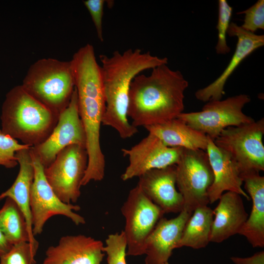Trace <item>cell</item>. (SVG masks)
Returning a JSON list of instances; mask_svg holds the SVG:
<instances>
[{
	"label": "cell",
	"instance_id": "ffe728a7",
	"mask_svg": "<svg viewBox=\"0 0 264 264\" xmlns=\"http://www.w3.org/2000/svg\"><path fill=\"white\" fill-rule=\"evenodd\" d=\"M241 177L252 201L250 216L239 234L244 236L253 247L264 246V176L260 173L243 175Z\"/></svg>",
	"mask_w": 264,
	"mask_h": 264
},
{
	"label": "cell",
	"instance_id": "f546056e",
	"mask_svg": "<svg viewBox=\"0 0 264 264\" xmlns=\"http://www.w3.org/2000/svg\"><path fill=\"white\" fill-rule=\"evenodd\" d=\"M105 2L104 0H87L83 1L90 15L97 37L101 42L103 41L102 20Z\"/></svg>",
	"mask_w": 264,
	"mask_h": 264
},
{
	"label": "cell",
	"instance_id": "f1b7e54d",
	"mask_svg": "<svg viewBox=\"0 0 264 264\" xmlns=\"http://www.w3.org/2000/svg\"><path fill=\"white\" fill-rule=\"evenodd\" d=\"M244 14L243 23L241 26L245 30L254 33L264 29V0H259L249 8L238 13Z\"/></svg>",
	"mask_w": 264,
	"mask_h": 264
},
{
	"label": "cell",
	"instance_id": "ba28073f",
	"mask_svg": "<svg viewBox=\"0 0 264 264\" xmlns=\"http://www.w3.org/2000/svg\"><path fill=\"white\" fill-rule=\"evenodd\" d=\"M250 97L241 94L224 100L208 101L199 111L182 112L177 118L191 127L200 131L214 140L222 130L255 121L243 112Z\"/></svg>",
	"mask_w": 264,
	"mask_h": 264
},
{
	"label": "cell",
	"instance_id": "603a6c76",
	"mask_svg": "<svg viewBox=\"0 0 264 264\" xmlns=\"http://www.w3.org/2000/svg\"><path fill=\"white\" fill-rule=\"evenodd\" d=\"M214 219L213 210L207 205L196 208L184 228L178 248L195 249L205 247L210 242Z\"/></svg>",
	"mask_w": 264,
	"mask_h": 264
},
{
	"label": "cell",
	"instance_id": "44dd1931",
	"mask_svg": "<svg viewBox=\"0 0 264 264\" xmlns=\"http://www.w3.org/2000/svg\"><path fill=\"white\" fill-rule=\"evenodd\" d=\"M144 128L167 146L206 150L208 136L177 118Z\"/></svg>",
	"mask_w": 264,
	"mask_h": 264
},
{
	"label": "cell",
	"instance_id": "30bf717a",
	"mask_svg": "<svg viewBox=\"0 0 264 264\" xmlns=\"http://www.w3.org/2000/svg\"><path fill=\"white\" fill-rule=\"evenodd\" d=\"M88 161L86 148L74 144L63 149L54 161L44 168L47 182L63 202L74 203L78 201Z\"/></svg>",
	"mask_w": 264,
	"mask_h": 264
},
{
	"label": "cell",
	"instance_id": "1f68e13d",
	"mask_svg": "<svg viewBox=\"0 0 264 264\" xmlns=\"http://www.w3.org/2000/svg\"><path fill=\"white\" fill-rule=\"evenodd\" d=\"M12 245L0 229V256L8 252Z\"/></svg>",
	"mask_w": 264,
	"mask_h": 264
},
{
	"label": "cell",
	"instance_id": "d6a6232c",
	"mask_svg": "<svg viewBox=\"0 0 264 264\" xmlns=\"http://www.w3.org/2000/svg\"><path fill=\"white\" fill-rule=\"evenodd\" d=\"M163 264H169L168 263V262H166V263H164Z\"/></svg>",
	"mask_w": 264,
	"mask_h": 264
},
{
	"label": "cell",
	"instance_id": "2e32d148",
	"mask_svg": "<svg viewBox=\"0 0 264 264\" xmlns=\"http://www.w3.org/2000/svg\"><path fill=\"white\" fill-rule=\"evenodd\" d=\"M227 34L238 39L235 51L221 75L211 84L195 92L196 98L199 101L206 102L221 100L224 85L229 76L247 56L264 44V35L247 31L234 22L230 23Z\"/></svg>",
	"mask_w": 264,
	"mask_h": 264
},
{
	"label": "cell",
	"instance_id": "ac0fdd59",
	"mask_svg": "<svg viewBox=\"0 0 264 264\" xmlns=\"http://www.w3.org/2000/svg\"><path fill=\"white\" fill-rule=\"evenodd\" d=\"M206 151L214 175L213 182L208 191L209 203L219 199L224 191L236 193L249 200V196L242 187L243 181L237 166L209 136Z\"/></svg>",
	"mask_w": 264,
	"mask_h": 264
},
{
	"label": "cell",
	"instance_id": "5b68a950",
	"mask_svg": "<svg viewBox=\"0 0 264 264\" xmlns=\"http://www.w3.org/2000/svg\"><path fill=\"white\" fill-rule=\"evenodd\" d=\"M21 85L32 97L59 115L68 105L75 88L70 61L39 60L30 66Z\"/></svg>",
	"mask_w": 264,
	"mask_h": 264
},
{
	"label": "cell",
	"instance_id": "8992f818",
	"mask_svg": "<svg viewBox=\"0 0 264 264\" xmlns=\"http://www.w3.org/2000/svg\"><path fill=\"white\" fill-rule=\"evenodd\" d=\"M264 119L226 128L213 141L227 153L242 175L264 171Z\"/></svg>",
	"mask_w": 264,
	"mask_h": 264
},
{
	"label": "cell",
	"instance_id": "4dcf8cb0",
	"mask_svg": "<svg viewBox=\"0 0 264 264\" xmlns=\"http://www.w3.org/2000/svg\"><path fill=\"white\" fill-rule=\"evenodd\" d=\"M234 264H264V251L257 252L248 257H231Z\"/></svg>",
	"mask_w": 264,
	"mask_h": 264
},
{
	"label": "cell",
	"instance_id": "52a82bcc",
	"mask_svg": "<svg viewBox=\"0 0 264 264\" xmlns=\"http://www.w3.org/2000/svg\"><path fill=\"white\" fill-rule=\"evenodd\" d=\"M176 185L183 200V210L192 213L209 203L208 191L214 175L206 151L182 148L176 164Z\"/></svg>",
	"mask_w": 264,
	"mask_h": 264
},
{
	"label": "cell",
	"instance_id": "4316f807",
	"mask_svg": "<svg viewBox=\"0 0 264 264\" xmlns=\"http://www.w3.org/2000/svg\"><path fill=\"white\" fill-rule=\"evenodd\" d=\"M104 251L107 254L108 264H127V241L123 231L108 235Z\"/></svg>",
	"mask_w": 264,
	"mask_h": 264
},
{
	"label": "cell",
	"instance_id": "83f0119b",
	"mask_svg": "<svg viewBox=\"0 0 264 264\" xmlns=\"http://www.w3.org/2000/svg\"><path fill=\"white\" fill-rule=\"evenodd\" d=\"M37 250L28 242L12 245L10 250L0 256V264H35Z\"/></svg>",
	"mask_w": 264,
	"mask_h": 264
},
{
	"label": "cell",
	"instance_id": "e0dca14e",
	"mask_svg": "<svg viewBox=\"0 0 264 264\" xmlns=\"http://www.w3.org/2000/svg\"><path fill=\"white\" fill-rule=\"evenodd\" d=\"M192 213L185 210L173 219L161 218L146 241L145 264H163L178 245L185 225Z\"/></svg>",
	"mask_w": 264,
	"mask_h": 264
},
{
	"label": "cell",
	"instance_id": "d6986e66",
	"mask_svg": "<svg viewBox=\"0 0 264 264\" xmlns=\"http://www.w3.org/2000/svg\"><path fill=\"white\" fill-rule=\"evenodd\" d=\"M215 209L210 242L220 243L238 234L248 215L240 195L226 192L219 198Z\"/></svg>",
	"mask_w": 264,
	"mask_h": 264
},
{
	"label": "cell",
	"instance_id": "9c48e42d",
	"mask_svg": "<svg viewBox=\"0 0 264 264\" xmlns=\"http://www.w3.org/2000/svg\"><path fill=\"white\" fill-rule=\"evenodd\" d=\"M121 211L125 219L126 256L145 254L147 239L164 213L137 185L130 191Z\"/></svg>",
	"mask_w": 264,
	"mask_h": 264
},
{
	"label": "cell",
	"instance_id": "277c9868",
	"mask_svg": "<svg viewBox=\"0 0 264 264\" xmlns=\"http://www.w3.org/2000/svg\"><path fill=\"white\" fill-rule=\"evenodd\" d=\"M59 116L19 85L6 95L1 108V130L32 147L49 137Z\"/></svg>",
	"mask_w": 264,
	"mask_h": 264
},
{
	"label": "cell",
	"instance_id": "9a60e30c",
	"mask_svg": "<svg viewBox=\"0 0 264 264\" xmlns=\"http://www.w3.org/2000/svg\"><path fill=\"white\" fill-rule=\"evenodd\" d=\"M138 177L137 185L164 214L183 210V198L176 189V165L150 170Z\"/></svg>",
	"mask_w": 264,
	"mask_h": 264
},
{
	"label": "cell",
	"instance_id": "4fadbf2b",
	"mask_svg": "<svg viewBox=\"0 0 264 264\" xmlns=\"http://www.w3.org/2000/svg\"><path fill=\"white\" fill-rule=\"evenodd\" d=\"M182 149L180 147L167 146L157 136L149 133L146 137L131 148L121 150L123 155L127 156L129 160L121 179L126 181L139 177L151 170L176 165Z\"/></svg>",
	"mask_w": 264,
	"mask_h": 264
},
{
	"label": "cell",
	"instance_id": "cb8c5ba5",
	"mask_svg": "<svg viewBox=\"0 0 264 264\" xmlns=\"http://www.w3.org/2000/svg\"><path fill=\"white\" fill-rule=\"evenodd\" d=\"M0 229L12 244L28 242L38 250L39 242L31 237L22 212L17 204L8 198H5L0 209Z\"/></svg>",
	"mask_w": 264,
	"mask_h": 264
},
{
	"label": "cell",
	"instance_id": "3957f363",
	"mask_svg": "<svg viewBox=\"0 0 264 264\" xmlns=\"http://www.w3.org/2000/svg\"><path fill=\"white\" fill-rule=\"evenodd\" d=\"M188 82L167 64L152 69L149 75H137L129 91L128 117L136 128L175 119L184 109V92Z\"/></svg>",
	"mask_w": 264,
	"mask_h": 264
},
{
	"label": "cell",
	"instance_id": "7c38bea8",
	"mask_svg": "<svg viewBox=\"0 0 264 264\" xmlns=\"http://www.w3.org/2000/svg\"><path fill=\"white\" fill-rule=\"evenodd\" d=\"M86 143L85 132L79 113L75 88L68 105L59 114L57 123L50 135L41 144L31 147V151L45 168L65 148L74 144L86 148Z\"/></svg>",
	"mask_w": 264,
	"mask_h": 264
},
{
	"label": "cell",
	"instance_id": "6da1fadb",
	"mask_svg": "<svg viewBox=\"0 0 264 264\" xmlns=\"http://www.w3.org/2000/svg\"><path fill=\"white\" fill-rule=\"evenodd\" d=\"M71 63L77 91L78 110L86 135L88 161L82 181L85 186L104 177L105 159L100 145V128L105 108L100 66L94 47L88 44L73 55Z\"/></svg>",
	"mask_w": 264,
	"mask_h": 264
},
{
	"label": "cell",
	"instance_id": "5bb4252c",
	"mask_svg": "<svg viewBox=\"0 0 264 264\" xmlns=\"http://www.w3.org/2000/svg\"><path fill=\"white\" fill-rule=\"evenodd\" d=\"M104 248L102 241L89 236H65L47 248L43 264H101Z\"/></svg>",
	"mask_w": 264,
	"mask_h": 264
},
{
	"label": "cell",
	"instance_id": "484cf974",
	"mask_svg": "<svg viewBox=\"0 0 264 264\" xmlns=\"http://www.w3.org/2000/svg\"><path fill=\"white\" fill-rule=\"evenodd\" d=\"M31 147L29 145L20 143L17 139L5 133L0 129V165L7 169L15 168L19 164L16 156V153Z\"/></svg>",
	"mask_w": 264,
	"mask_h": 264
},
{
	"label": "cell",
	"instance_id": "7402d4cb",
	"mask_svg": "<svg viewBox=\"0 0 264 264\" xmlns=\"http://www.w3.org/2000/svg\"><path fill=\"white\" fill-rule=\"evenodd\" d=\"M30 149V148L24 149L16 153V156L20 165L19 173L11 187L0 194V200L8 198L17 204L25 217L31 237L35 238L32 232L30 205V192L35 171Z\"/></svg>",
	"mask_w": 264,
	"mask_h": 264
},
{
	"label": "cell",
	"instance_id": "7a4b0ae2",
	"mask_svg": "<svg viewBox=\"0 0 264 264\" xmlns=\"http://www.w3.org/2000/svg\"><path fill=\"white\" fill-rule=\"evenodd\" d=\"M99 58L106 104L102 125L115 129L123 139L131 137L138 130L128 121L131 84L140 72L167 64L168 59L138 48L115 51L110 56L100 55Z\"/></svg>",
	"mask_w": 264,
	"mask_h": 264
},
{
	"label": "cell",
	"instance_id": "8fae6325",
	"mask_svg": "<svg viewBox=\"0 0 264 264\" xmlns=\"http://www.w3.org/2000/svg\"><path fill=\"white\" fill-rule=\"evenodd\" d=\"M30 152L35 171L30 201L33 235H40L46 221L56 215L65 216L77 225L85 224V218L75 212L80 210V206L61 200L47 182L44 167L31 148Z\"/></svg>",
	"mask_w": 264,
	"mask_h": 264
},
{
	"label": "cell",
	"instance_id": "d4e9b609",
	"mask_svg": "<svg viewBox=\"0 0 264 264\" xmlns=\"http://www.w3.org/2000/svg\"><path fill=\"white\" fill-rule=\"evenodd\" d=\"M218 4V21L216 27L218 31V40L215 48L217 54H226L230 51V48L227 44L226 34L233 8L226 0H220Z\"/></svg>",
	"mask_w": 264,
	"mask_h": 264
}]
</instances>
